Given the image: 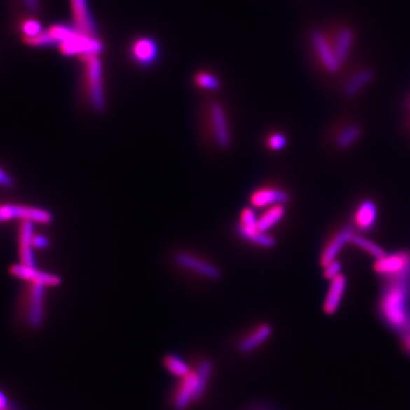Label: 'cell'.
<instances>
[{
  "instance_id": "obj_24",
  "label": "cell",
  "mask_w": 410,
  "mask_h": 410,
  "mask_svg": "<svg viewBox=\"0 0 410 410\" xmlns=\"http://www.w3.org/2000/svg\"><path fill=\"white\" fill-rule=\"evenodd\" d=\"M193 85L200 90L218 91L221 89V80L209 70H198L193 76Z\"/></svg>"
},
{
  "instance_id": "obj_16",
  "label": "cell",
  "mask_w": 410,
  "mask_h": 410,
  "mask_svg": "<svg viewBox=\"0 0 410 410\" xmlns=\"http://www.w3.org/2000/svg\"><path fill=\"white\" fill-rule=\"evenodd\" d=\"M36 224L31 221L18 222V257L20 264L36 267V258H34V247L32 240Z\"/></svg>"
},
{
  "instance_id": "obj_13",
  "label": "cell",
  "mask_w": 410,
  "mask_h": 410,
  "mask_svg": "<svg viewBox=\"0 0 410 410\" xmlns=\"http://www.w3.org/2000/svg\"><path fill=\"white\" fill-rule=\"evenodd\" d=\"M73 25L80 34L98 36V27L93 13L89 8L88 0H70Z\"/></svg>"
},
{
  "instance_id": "obj_5",
  "label": "cell",
  "mask_w": 410,
  "mask_h": 410,
  "mask_svg": "<svg viewBox=\"0 0 410 410\" xmlns=\"http://www.w3.org/2000/svg\"><path fill=\"white\" fill-rule=\"evenodd\" d=\"M25 292L22 294L21 313L25 325L30 329H39L46 318V296L47 286L41 284L25 282Z\"/></svg>"
},
{
  "instance_id": "obj_3",
  "label": "cell",
  "mask_w": 410,
  "mask_h": 410,
  "mask_svg": "<svg viewBox=\"0 0 410 410\" xmlns=\"http://www.w3.org/2000/svg\"><path fill=\"white\" fill-rule=\"evenodd\" d=\"M82 67L80 98L86 107L96 114L107 109V95L104 88L103 62L100 55H86L79 57Z\"/></svg>"
},
{
  "instance_id": "obj_25",
  "label": "cell",
  "mask_w": 410,
  "mask_h": 410,
  "mask_svg": "<svg viewBox=\"0 0 410 410\" xmlns=\"http://www.w3.org/2000/svg\"><path fill=\"white\" fill-rule=\"evenodd\" d=\"M360 135L362 129L358 125H346L343 130H341L340 134L337 135L336 145L341 149H349L359 139Z\"/></svg>"
},
{
  "instance_id": "obj_6",
  "label": "cell",
  "mask_w": 410,
  "mask_h": 410,
  "mask_svg": "<svg viewBox=\"0 0 410 410\" xmlns=\"http://www.w3.org/2000/svg\"><path fill=\"white\" fill-rule=\"evenodd\" d=\"M171 258L177 268L193 276L211 282L221 280L222 271L220 267L198 253L187 250H177Z\"/></svg>"
},
{
  "instance_id": "obj_9",
  "label": "cell",
  "mask_w": 410,
  "mask_h": 410,
  "mask_svg": "<svg viewBox=\"0 0 410 410\" xmlns=\"http://www.w3.org/2000/svg\"><path fill=\"white\" fill-rule=\"evenodd\" d=\"M58 50L63 56H86V55H102L105 50V43L100 36H87L76 32L74 36L57 46Z\"/></svg>"
},
{
  "instance_id": "obj_15",
  "label": "cell",
  "mask_w": 410,
  "mask_h": 410,
  "mask_svg": "<svg viewBox=\"0 0 410 410\" xmlns=\"http://www.w3.org/2000/svg\"><path fill=\"white\" fill-rule=\"evenodd\" d=\"M273 335V326L268 322H261L240 337L236 344V349L242 355L254 353L264 346Z\"/></svg>"
},
{
  "instance_id": "obj_31",
  "label": "cell",
  "mask_w": 410,
  "mask_h": 410,
  "mask_svg": "<svg viewBox=\"0 0 410 410\" xmlns=\"http://www.w3.org/2000/svg\"><path fill=\"white\" fill-rule=\"evenodd\" d=\"M341 273H342V264L337 259L324 267V276L326 280H334Z\"/></svg>"
},
{
  "instance_id": "obj_1",
  "label": "cell",
  "mask_w": 410,
  "mask_h": 410,
  "mask_svg": "<svg viewBox=\"0 0 410 410\" xmlns=\"http://www.w3.org/2000/svg\"><path fill=\"white\" fill-rule=\"evenodd\" d=\"M198 136L204 146L227 152L233 146V132L225 104L204 100L198 109Z\"/></svg>"
},
{
  "instance_id": "obj_33",
  "label": "cell",
  "mask_w": 410,
  "mask_h": 410,
  "mask_svg": "<svg viewBox=\"0 0 410 410\" xmlns=\"http://www.w3.org/2000/svg\"><path fill=\"white\" fill-rule=\"evenodd\" d=\"M32 244H34V250H46L49 247L50 242H49V238L46 235L34 234Z\"/></svg>"
},
{
  "instance_id": "obj_4",
  "label": "cell",
  "mask_w": 410,
  "mask_h": 410,
  "mask_svg": "<svg viewBox=\"0 0 410 410\" xmlns=\"http://www.w3.org/2000/svg\"><path fill=\"white\" fill-rule=\"evenodd\" d=\"M212 369L211 360L202 359L196 368L180 378V382L173 391L172 406L175 410H186L191 402L202 399L212 375Z\"/></svg>"
},
{
  "instance_id": "obj_28",
  "label": "cell",
  "mask_w": 410,
  "mask_h": 410,
  "mask_svg": "<svg viewBox=\"0 0 410 410\" xmlns=\"http://www.w3.org/2000/svg\"><path fill=\"white\" fill-rule=\"evenodd\" d=\"M23 43L30 47H53L56 45L54 38L50 36L48 30L43 31L41 34L34 36H22Z\"/></svg>"
},
{
  "instance_id": "obj_20",
  "label": "cell",
  "mask_w": 410,
  "mask_h": 410,
  "mask_svg": "<svg viewBox=\"0 0 410 410\" xmlns=\"http://www.w3.org/2000/svg\"><path fill=\"white\" fill-rule=\"evenodd\" d=\"M377 207L371 200H362L355 212V226L360 231H369L376 224Z\"/></svg>"
},
{
  "instance_id": "obj_34",
  "label": "cell",
  "mask_w": 410,
  "mask_h": 410,
  "mask_svg": "<svg viewBox=\"0 0 410 410\" xmlns=\"http://www.w3.org/2000/svg\"><path fill=\"white\" fill-rule=\"evenodd\" d=\"M401 346L404 349V353L410 355V331L406 332L402 334L401 339Z\"/></svg>"
},
{
  "instance_id": "obj_26",
  "label": "cell",
  "mask_w": 410,
  "mask_h": 410,
  "mask_svg": "<svg viewBox=\"0 0 410 410\" xmlns=\"http://www.w3.org/2000/svg\"><path fill=\"white\" fill-rule=\"evenodd\" d=\"M163 364L168 371H170L172 375L179 378L186 376L191 371L189 364L176 355H165L163 358Z\"/></svg>"
},
{
  "instance_id": "obj_22",
  "label": "cell",
  "mask_w": 410,
  "mask_h": 410,
  "mask_svg": "<svg viewBox=\"0 0 410 410\" xmlns=\"http://www.w3.org/2000/svg\"><path fill=\"white\" fill-rule=\"evenodd\" d=\"M353 43H355V34L349 27H343L337 32L334 50L337 60L341 64H343L349 57Z\"/></svg>"
},
{
  "instance_id": "obj_18",
  "label": "cell",
  "mask_w": 410,
  "mask_h": 410,
  "mask_svg": "<svg viewBox=\"0 0 410 410\" xmlns=\"http://www.w3.org/2000/svg\"><path fill=\"white\" fill-rule=\"evenodd\" d=\"M346 289V278L343 273H341L336 278L331 280L328 287L325 301L322 304V310L326 315H334L340 309L341 303L343 300L344 293Z\"/></svg>"
},
{
  "instance_id": "obj_14",
  "label": "cell",
  "mask_w": 410,
  "mask_h": 410,
  "mask_svg": "<svg viewBox=\"0 0 410 410\" xmlns=\"http://www.w3.org/2000/svg\"><path fill=\"white\" fill-rule=\"evenodd\" d=\"M311 43H313V49L316 50L324 69L331 74L339 72L342 64L337 60L334 47H332L331 43H328L325 34H322V31H313L311 32Z\"/></svg>"
},
{
  "instance_id": "obj_10",
  "label": "cell",
  "mask_w": 410,
  "mask_h": 410,
  "mask_svg": "<svg viewBox=\"0 0 410 410\" xmlns=\"http://www.w3.org/2000/svg\"><path fill=\"white\" fill-rule=\"evenodd\" d=\"M374 269L377 273L389 278L410 276V253L402 251L383 255L382 258L376 259Z\"/></svg>"
},
{
  "instance_id": "obj_19",
  "label": "cell",
  "mask_w": 410,
  "mask_h": 410,
  "mask_svg": "<svg viewBox=\"0 0 410 410\" xmlns=\"http://www.w3.org/2000/svg\"><path fill=\"white\" fill-rule=\"evenodd\" d=\"M237 236L240 240H244L246 243L252 244V245L262 247V249H273L276 245V240L268 233H264L258 228V225L254 226H236Z\"/></svg>"
},
{
  "instance_id": "obj_21",
  "label": "cell",
  "mask_w": 410,
  "mask_h": 410,
  "mask_svg": "<svg viewBox=\"0 0 410 410\" xmlns=\"http://www.w3.org/2000/svg\"><path fill=\"white\" fill-rule=\"evenodd\" d=\"M285 214V204H278V205H273L264 209L261 214L258 217L259 229L264 233H268L282 221Z\"/></svg>"
},
{
  "instance_id": "obj_30",
  "label": "cell",
  "mask_w": 410,
  "mask_h": 410,
  "mask_svg": "<svg viewBox=\"0 0 410 410\" xmlns=\"http://www.w3.org/2000/svg\"><path fill=\"white\" fill-rule=\"evenodd\" d=\"M22 34L23 36H34L43 32V25L36 18H27L22 22Z\"/></svg>"
},
{
  "instance_id": "obj_37",
  "label": "cell",
  "mask_w": 410,
  "mask_h": 410,
  "mask_svg": "<svg viewBox=\"0 0 410 410\" xmlns=\"http://www.w3.org/2000/svg\"><path fill=\"white\" fill-rule=\"evenodd\" d=\"M4 410H16V408L14 407V404H9L8 407L5 408V409H4Z\"/></svg>"
},
{
  "instance_id": "obj_17",
  "label": "cell",
  "mask_w": 410,
  "mask_h": 410,
  "mask_svg": "<svg viewBox=\"0 0 410 410\" xmlns=\"http://www.w3.org/2000/svg\"><path fill=\"white\" fill-rule=\"evenodd\" d=\"M355 226L349 225L344 226L325 246V249L322 250V255H320V264L322 267L327 266L329 262L336 260L337 257L340 254L341 251L344 249L346 244H351V240L355 236Z\"/></svg>"
},
{
  "instance_id": "obj_35",
  "label": "cell",
  "mask_w": 410,
  "mask_h": 410,
  "mask_svg": "<svg viewBox=\"0 0 410 410\" xmlns=\"http://www.w3.org/2000/svg\"><path fill=\"white\" fill-rule=\"evenodd\" d=\"M27 8L32 13L39 12L40 5L39 0H23Z\"/></svg>"
},
{
  "instance_id": "obj_8",
  "label": "cell",
  "mask_w": 410,
  "mask_h": 410,
  "mask_svg": "<svg viewBox=\"0 0 410 410\" xmlns=\"http://www.w3.org/2000/svg\"><path fill=\"white\" fill-rule=\"evenodd\" d=\"M128 57L137 67L147 70L155 67L161 57V49L154 36H138L128 46Z\"/></svg>"
},
{
  "instance_id": "obj_23",
  "label": "cell",
  "mask_w": 410,
  "mask_h": 410,
  "mask_svg": "<svg viewBox=\"0 0 410 410\" xmlns=\"http://www.w3.org/2000/svg\"><path fill=\"white\" fill-rule=\"evenodd\" d=\"M375 78V73L371 69L360 71L348 81L344 87V95L346 97L353 98L358 96Z\"/></svg>"
},
{
  "instance_id": "obj_12",
  "label": "cell",
  "mask_w": 410,
  "mask_h": 410,
  "mask_svg": "<svg viewBox=\"0 0 410 410\" xmlns=\"http://www.w3.org/2000/svg\"><path fill=\"white\" fill-rule=\"evenodd\" d=\"M289 200V193L277 186H261L250 195V204L253 209L264 210L273 205L286 204Z\"/></svg>"
},
{
  "instance_id": "obj_36",
  "label": "cell",
  "mask_w": 410,
  "mask_h": 410,
  "mask_svg": "<svg viewBox=\"0 0 410 410\" xmlns=\"http://www.w3.org/2000/svg\"><path fill=\"white\" fill-rule=\"evenodd\" d=\"M11 402H9L7 395L0 390V410H4L5 408L8 407Z\"/></svg>"
},
{
  "instance_id": "obj_7",
  "label": "cell",
  "mask_w": 410,
  "mask_h": 410,
  "mask_svg": "<svg viewBox=\"0 0 410 410\" xmlns=\"http://www.w3.org/2000/svg\"><path fill=\"white\" fill-rule=\"evenodd\" d=\"M8 221H31L36 225H50L54 216L49 210L27 204H0V224Z\"/></svg>"
},
{
  "instance_id": "obj_11",
  "label": "cell",
  "mask_w": 410,
  "mask_h": 410,
  "mask_svg": "<svg viewBox=\"0 0 410 410\" xmlns=\"http://www.w3.org/2000/svg\"><path fill=\"white\" fill-rule=\"evenodd\" d=\"M9 273L18 280L30 284H41L47 287H57L61 285L62 278L56 273L40 271L38 267H29L25 264H14L9 267Z\"/></svg>"
},
{
  "instance_id": "obj_29",
  "label": "cell",
  "mask_w": 410,
  "mask_h": 410,
  "mask_svg": "<svg viewBox=\"0 0 410 410\" xmlns=\"http://www.w3.org/2000/svg\"><path fill=\"white\" fill-rule=\"evenodd\" d=\"M266 145L271 151L280 152L287 145V137L282 132L275 131V132L268 135L267 138H266Z\"/></svg>"
},
{
  "instance_id": "obj_2",
  "label": "cell",
  "mask_w": 410,
  "mask_h": 410,
  "mask_svg": "<svg viewBox=\"0 0 410 410\" xmlns=\"http://www.w3.org/2000/svg\"><path fill=\"white\" fill-rule=\"evenodd\" d=\"M391 280L381 299V316L393 331L404 334L410 331V276Z\"/></svg>"
},
{
  "instance_id": "obj_32",
  "label": "cell",
  "mask_w": 410,
  "mask_h": 410,
  "mask_svg": "<svg viewBox=\"0 0 410 410\" xmlns=\"http://www.w3.org/2000/svg\"><path fill=\"white\" fill-rule=\"evenodd\" d=\"M15 185L13 177L0 165V189H12Z\"/></svg>"
},
{
  "instance_id": "obj_27",
  "label": "cell",
  "mask_w": 410,
  "mask_h": 410,
  "mask_svg": "<svg viewBox=\"0 0 410 410\" xmlns=\"http://www.w3.org/2000/svg\"><path fill=\"white\" fill-rule=\"evenodd\" d=\"M351 244L357 246L358 249L362 250L364 252L373 257L375 259L382 258L383 255H385V251L383 250L382 246L375 243L373 240H368L366 237L360 236V235H355L351 240Z\"/></svg>"
}]
</instances>
